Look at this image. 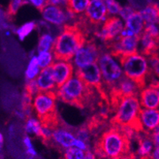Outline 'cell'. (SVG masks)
Wrapping results in <instances>:
<instances>
[{"instance_id": "obj_1", "label": "cell", "mask_w": 159, "mask_h": 159, "mask_svg": "<svg viewBox=\"0 0 159 159\" xmlns=\"http://www.w3.org/2000/svg\"><path fill=\"white\" fill-rule=\"evenodd\" d=\"M135 132L109 124L95 138L93 150L98 159H121L131 153Z\"/></svg>"}, {"instance_id": "obj_2", "label": "cell", "mask_w": 159, "mask_h": 159, "mask_svg": "<svg viewBox=\"0 0 159 159\" xmlns=\"http://www.w3.org/2000/svg\"><path fill=\"white\" fill-rule=\"evenodd\" d=\"M89 38L91 37L76 23L65 24L56 37L51 52L58 61H70Z\"/></svg>"}, {"instance_id": "obj_3", "label": "cell", "mask_w": 159, "mask_h": 159, "mask_svg": "<svg viewBox=\"0 0 159 159\" xmlns=\"http://www.w3.org/2000/svg\"><path fill=\"white\" fill-rule=\"evenodd\" d=\"M56 91L50 90L39 92L33 101V108L37 113L39 121L44 129L54 131L62 124L56 108Z\"/></svg>"}, {"instance_id": "obj_4", "label": "cell", "mask_w": 159, "mask_h": 159, "mask_svg": "<svg viewBox=\"0 0 159 159\" xmlns=\"http://www.w3.org/2000/svg\"><path fill=\"white\" fill-rule=\"evenodd\" d=\"M140 105L138 97L123 98L109 124L128 128L135 133L143 132L145 130L140 119Z\"/></svg>"}, {"instance_id": "obj_5", "label": "cell", "mask_w": 159, "mask_h": 159, "mask_svg": "<svg viewBox=\"0 0 159 159\" xmlns=\"http://www.w3.org/2000/svg\"><path fill=\"white\" fill-rule=\"evenodd\" d=\"M118 60L124 68L125 76L135 82L139 90L143 89L147 81L150 79L153 75L145 56L135 52L124 55Z\"/></svg>"}, {"instance_id": "obj_6", "label": "cell", "mask_w": 159, "mask_h": 159, "mask_svg": "<svg viewBox=\"0 0 159 159\" xmlns=\"http://www.w3.org/2000/svg\"><path fill=\"white\" fill-rule=\"evenodd\" d=\"M75 76L88 86L96 89L101 98L109 105V96L103 82L102 71L96 63L76 69Z\"/></svg>"}, {"instance_id": "obj_7", "label": "cell", "mask_w": 159, "mask_h": 159, "mask_svg": "<svg viewBox=\"0 0 159 159\" xmlns=\"http://www.w3.org/2000/svg\"><path fill=\"white\" fill-rule=\"evenodd\" d=\"M98 64L102 71L104 84L108 93L124 76L122 70L116 61L112 59V55L105 51L100 56Z\"/></svg>"}, {"instance_id": "obj_8", "label": "cell", "mask_w": 159, "mask_h": 159, "mask_svg": "<svg viewBox=\"0 0 159 159\" xmlns=\"http://www.w3.org/2000/svg\"><path fill=\"white\" fill-rule=\"evenodd\" d=\"M105 50V48H102L98 45L93 37H91L88 39L83 47L78 50L75 55L74 63L77 66V68H80L91 63H96Z\"/></svg>"}, {"instance_id": "obj_9", "label": "cell", "mask_w": 159, "mask_h": 159, "mask_svg": "<svg viewBox=\"0 0 159 159\" xmlns=\"http://www.w3.org/2000/svg\"><path fill=\"white\" fill-rule=\"evenodd\" d=\"M124 30V24L120 18L117 16H110L104 21L101 30L93 33V36L99 37L105 44L112 42L121 34Z\"/></svg>"}, {"instance_id": "obj_10", "label": "cell", "mask_w": 159, "mask_h": 159, "mask_svg": "<svg viewBox=\"0 0 159 159\" xmlns=\"http://www.w3.org/2000/svg\"><path fill=\"white\" fill-rule=\"evenodd\" d=\"M108 14L104 0H90L89 7L83 14V17L88 24L97 31L99 30L102 23L107 19Z\"/></svg>"}, {"instance_id": "obj_11", "label": "cell", "mask_w": 159, "mask_h": 159, "mask_svg": "<svg viewBox=\"0 0 159 159\" xmlns=\"http://www.w3.org/2000/svg\"><path fill=\"white\" fill-rule=\"evenodd\" d=\"M75 131L70 129V127L62 121L60 128L52 132V145L56 146L58 149H68L75 147L77 137L75 136Z\"/></svg>"}, {"instance_id": "obj_12", "label": "cell", "mask_w": 159, "mask_h": 159, "mask_svg": "<svg viewBox=\"0 0 159 159\" xmlns=\"http://www.w3.org/2000/svg\"><path fill=\"white\" fill-rule=\"evenodd\" d=\"M52 66L56 89H59L66 82L72 79L74 74V66L70 61H57L53 63Z\"/></svg>"}, {"instance_id": "obj_13", "label": "cell", "mask_w": 159, "mask_h": 159, "mask_svg": "<svg viewBox=\"0 0 159 159\" xmlns=\"http://www.w3.org/2000/svg\"><path fill=\"white\" fill-rule=\"evenodd\" d=\"M43 18L48 22L55 25H64L69 20L68 14L66 11L59 6H54L48 4L41 11Z\"/></svg>"}, {"instance_id": "obj_14", "label": "cell", "mask_w": 159, "mask_h": 159, "mask_svg": "<svg viewBox=\"0 0 159 159\" xmlns=\"http://www.w3.org/2000/svg\"><path fill=\"white\" fill-rule=\"evenodd\" d=\"M140 105L147 109H157L159 107V89L152 85L142 89L139 93Z\"/></svg>"}, {"instance_id": "obj_15", "label": "cell", "mask_w": 159, "mask_h": 159, "mask_svg": "<svg viewBox=\"0 0 159 159\" xmlns=\"http://www.w3.org/2000/svg\"><path fill=\"white\" fill-rule=\"evenodd\" d=\"M140 119L145 131L149 132L154 131L159 127V109L141 108Z\"/></svg>"}, {"instance_id": "obj_16", "label": "cell", "mask_w": 159, "mask_h": 159, "mask_svg": "<svg viewBox=\"0 0 159 159\" xmlns=\"http://www.w3.org/2000/svg\"><path fill=\"white\" fill-rule=\"evenodd\" d=\"M140 52L144 56H150L159 51V38L143 31L140 37Z\"/></svg>"}, {"instance_id": "obj_17", "label": "cell", "mask_w": 159, "mask_h": 159, "mask_svg": "<svg viewBox=\"0 0 159 159\" xmlns=\"http://www.w3.org/2000/svg\"><path fill=\"white\" fill-rule=\"evenodd\" d=\"M37 82L40 92L54 90L56 85L53 76L52 66L42 69L40 75L37 77Z\"/></svg>"}, {"instance_id": "obj_18", "label": "cell", "mask_w": 159, "mask_h": 159, "mask_svg": "<svg viewBox=\"0 0 159 159\" xmlns=\"http://www.w3.org/2000/svg\"><path fill=\"white\" fill-rule=\"evenodd\" d=\"M145 27L146 23L139 11H135L126 20L125 28L132 31L136 36L141 37Z\"/></svg>"}, {"instance_id": "obj_19", "label": "cell", "mask_w": 159, "mask_h": 159, "mask_svg": "<svg viewBox=\"0 0 159 159\" xmlns=\"http://www.w3.org/2000/svg\"><path fill=\"white\" fill-rule=\"evenodd\" d=\"M147 24H159V6L150 2L139 11Z\"/></svg>"}, {"instance_id": "obj_20", "label": "cell", "mask_w": 159, "mask_h": 159, "mask_svg": "<svg viewBox=\"0 0 159 159\" xmlns=\"http://www.w3.org/2000/svg\"><path fill=\"white\" fill-rule=\"evenodd\" d=\"M90 0H66V11L75 16L84 14L89 5Z\"/></svg>"}, {"instance_id": "obj_21", "label": "cell", "mask_w": 159, "mask_h": 159, "mask_svg": "<svg viewBox=\"0 0 159 159\" xmlns=\"http://www.w3.org/2000/svg\"><path fill=\"white\" fill-rule=\"evenodd\" d=\"M25 131L27 133L33 134V135H37V137L41 139L43 143L47 145V137H46L45 134H44V129H43L42 126H41V124L38 120H37L34 118H32V117L29 120H27L25 126Z\"/></svg>"}, {"instance_id": "obj_22", "label": "cell", "mask_w": 159, "mask_h": 159, "mask_svg": "<svg viewBox=\"0 0 159 159\" xmlns=\"http://www.w3.org/2000/svg\"><path fill=\"white\" fill-rule=\"evenodd\" d=\"M53 44H54V40H53V37L51 35V33H43L39 39L37 51L39 53L48 52L49 50L52 51Z\"/></svg>"}, {"instance_id": "obj_23", "label": "cell", "mask_w": 159, "mask_h": 159, "mask_svg": "<svg viewBox=\"0 0 159 159\" xmlns=\"http://www.w3.org/2000/svg\"><path fill=\"white\" fill-rule=\"evenodd\" d=\"M40 71L37 56H33L30 60L26 70H25V79L27 81L35 79Z\"/></svg>"}, {"instance_id": "obj_24", "label": "cell", "mask_w": 159, "mask_h": 159, "mask_svg": "<svg viewBox=\"0 0 159 159\" xmlns=\"http://www.w3.org/2000/svg\"><path fill=\"white\" fill-rule=\"evenodd\" d=\"M35 29H37V23L35 21H30L17 29L15 33H17L20 40H24L25 37H28L29 34L31 33Z\"/></svg>"}, {"instance_id": "obj_25", "label": "cell", "mask_w": 159, "mask_h": 159, "mask_svg": "<svg viewBox=\"0 0 159 159\" xmlns=\"http://www.w3.org/2000/svg\"><path fill=\"white\" fill-rule=\"evenodd\" d=\"M37 61H38L39 67L41 69L47 68L48 66H51L53 64V57L52 52H44L39 53Z\"/></svg>"}, {"instance_id": "obj_26", "label": "cell", "mask_w": 159, "mask_h": 159, "mask_svg": "<svg viewBox=\"0 0 159 159\" xmlns=\"http://www.w3.org/2000/svg\"><path fill=\"white\" fill-rule=\"evenodd\" d=\"M85 152L76 147H70L64 151L63 159H84Z\"/></svg>"}, {"instance_id": "obj_27", "label": "cell", "mask_w": 159, "mask_h": 159, "mask_svg": "<svg viewBox=\"0 0 159 159\" xmlns=\"http://www.w3.org/2000/svg\"><path fill=\"white\" fill-rule=\"evenodd\" d=\"M107 7L108 14L111 16H116L119 14L122 7L116 0H104Z\"/></svg>"}, {"instance_id": "obj_28", "label": "cell", "mask_w": 159, "mask_h": 159, "mask_svg": "<svg viewBox=\"0 0 159 159\" xmlns=\"http://www.w3.org/2000/svg\"><path fill=\"white\" fill-rule=\"evenodd\" d=\"M25 3H27L25 0H11L9 7H8V9H7V14L11 18V17H14L17 14L18 10L20 9V7H22Z\"/></svg>"}, {"instance_id": "obj_29", "label": "cell", "mask_w": 159, "mask_h": 159, "mask_svg": "<svg viewBox=\"0 0 159 159\" xmlns=\"http://www.w3.org/2000/svg\"><path fill=\"white\" fill-rule=\"evenodd\" d=\"M75 135L79 139L84 141L86 143H89L91 136H92L85 124H83L82 127H80L79 128H77V129L75 130Z\"/></svg>"}, {"instance_id": "obj_30", "label": "cell", "mask_w": 159, "mask_h": 159, "mask_svg": "<svg viewBox=\"0 0 159 159\" xmlns=\"http://www.w3.org/2000/svg\"><path fill=\"white\" fill-rule=\"evenodd\" d=\"M149 63L150 65V70L153 75L159 78V55L155 53L148 56Z\"/></svg>"}, {"instance_id": "obj_31", "label": "cell", "mask_w": 159, "mask_h": 159, "mask_svg": "<svg viewBox=\"0 0 159 159\" xmlns=\"http://www.w3.org/2000/svg\"><path fill=\"white\" fill-rule=\"evenodd\" d=\"M24 91L25 92H26L27 93H29L30 95H31L32 97H33V95L37 94L40 91H39L37 79H33V80L27 81V82L25 83V85Z\"/></svg>"}, {"instance_id": "obj_32", "label": "cell", "mask_w": 159, "mask_h": 159, "mask_svg": "<svg viewBox=\"0 0 159 159\" xmlns=\"http://www.w3.org/2000/svg\"><path fill=\"white\" fill-rule=\"evenodd\" d=\"M23 143H24L25 149H26V152L28 155L31 157H34L37 156V152H36L35 149L33 147L32 144L31 139L29 138V136H25L23 139Z\"/></svg>"}, {"instance_id": "obj_33", "label": "cell", "mask_w": 159, "mask_h": 159, "mask_svg": "<svg viewBox=\"0 0 159 159\" xmlns=\"http://www.w3.org/2000/svg\"><path fill=\"white\" fill-rule=\"evenodd\" d=\"M135 12V11L132 6L127 5V6H124V7H122L119 15L120 16L121 18H122L124 21H126V20L129 18L130 16H131L132 14H134Z\"/></svg>"}, {"instance_id": "obj_34", "label": "cell", "mask_w": 159, "mask_h": 159, "mask_svg": "<svg viewBox=\"0 0 159 159\" xmlns=\"http://www.w3.org/2000/svg\"><path fill=\"white\" fill-rule=\"evenodd\" d=\"M27 3H30L40 11H42L48 5V0H25Z\"/></svg>"}, {"instance_id": "obj_35", "label": "cell", "mask_w": 159, "mask_h": 159, "mask_svg": "<svg viewBox=\"0 0 159 159\" xmlns=\"http://www.w3.org/2000/svg\"><path fill=\"white\" fill-rule=\"evenodd\" d=\"M150 137L152 139L155 147H159V128H157L154 131L150 132Z\"/></svg>"}, {"instance_id": "obj_36", "label": "cell", "mask_w": 159, "mask_h": 159, "mask_svg": "<svg viewBox=\"0 0 159 159\" xmlns=\"http://www.w3.org/2000/svg\"><path fill=\"white\" fill-rule=\"evenodd\" d=\"M48 4L66 7V0H48Z\"/></svg>"}, {"instance_id": "obj_37", "label": "cell", "mask_w": 159, "mask_h": 159, "mask_svg": "<svg viewBox=\"0 0 159 159\" xmlns=\"http://www.w3.org/2000/svg\"><path fill=\"white\" fill-rule=\"evenodd\" d=\"M84 159H98L97 158V155L94 153L91 152L90 150H86L85 152V157Z\"/></svg>"}, {"instance_id": "obj_38", "label": "cell", "mask_w": 159, "mask_h": 159, "mask_svg": "<svg viewBox=\"0 0 159 159\" xmlns=\"http://www.w3.org/2000/svg\"><path fill=\"white\" fill-rule=\"evenodd\" d=\"M3 144V135H1V146H2Z\"/></svg>"}, {"instance_id": "obj_39", "label": "cell", "mask_w": 159, "mask_h": 159, "mask_svg": "<svg viewBox=\"0 0 159 159\" xmlns=\"http://www.w3.org/2000/svg\"><path fill=\"white\" fill-rule=\"evenodd\" d=\"M157 159H159V157H158V158H157Z\"/></svg>"}, {"instance_id": "obj_40", "label": "cell", "mask_w": 159, "mask_h": 159, "mask_svg": "<svg viewBox=\"0 0 159 159\" xmlns=\"http://www.w3.org/2000/svg\"></svg>"}]
</instances>
